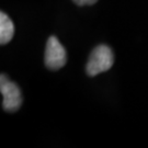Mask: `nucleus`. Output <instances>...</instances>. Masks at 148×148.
I'll use <instances>...</instances> for the list:
<instances>
[{
	"instance_id": "3",
	"label": "nucleus",
	"mask_w": 148,
	"mask_h": 148,
	"mask_svg": "<svg viewBox=\"0 0 148 148\" xmlns=\"http://www.w3.org/2000/svg\"><path fill=\"white\" fill-rule=\"evenodd\" d=\"M45 65L51 70H58L66 65L67 55L64 46L56 36H49L45 48Z\"/></svg>"
},
{
	"instance_id": "2",
	"label": "nucleus",
	"mask_w": 148,
	"mask_h": 148,
	"mask_svg": "<svg viewBox=\"0 0 148 148\" xmlns=\"http://www.w3.org/2000/svg\"><path fill=\"white\" fill-rule=\"evenodd\" d=\"M0 91L3 95L2 106L8 112H16L23 103L21 90L16 82L11 81L5 75L0 76Z\"/></svg>"
},
{
	"instance_id": "1",
	"label": "nucleus",
	"mask_w": 148,
	"mask_h": 148,
	"mask_svg": "<svg viewBox=\"0 0 148 148\" xmlns=\"http://www.w3.org/2000/svg\"><path fill=\"white\" fill-rule=\"evenodd\" d=\"M114 63V55L110 46L101 44L92 49L86 65V73L93 77L104 73L112 67Z\"/></svg>"
},
{
	"instance_id": "4",
	"label": "nucleus",
	"mask_w": 148,
	"mask_h": 148,
	"mask_svg": "<svg viewBox=\"0 0 148 148\" xmlns=\"http://www.w3.org/2000/svg\"><path fill=\"white\" fill-rule=\"evenodd\" d=\"M14 35V24L5 12L0 13V43L5 45L11 41Z\"/></svg>"
},
{
	"instance_id": "5",
	"label": "nucleus",
	"mask_w": 148,
	"mask_h": 148,
	"mask_svg": "<svg viewBox=\"0 0 148 148\" xmlns=\"http://www.w3.org/2000/svg\"><path fill=\"white\" fill-rule=\"evenodd\" d=\"M77 5H95L98 0H73Z\"/></svg>"
}]
</instances>
